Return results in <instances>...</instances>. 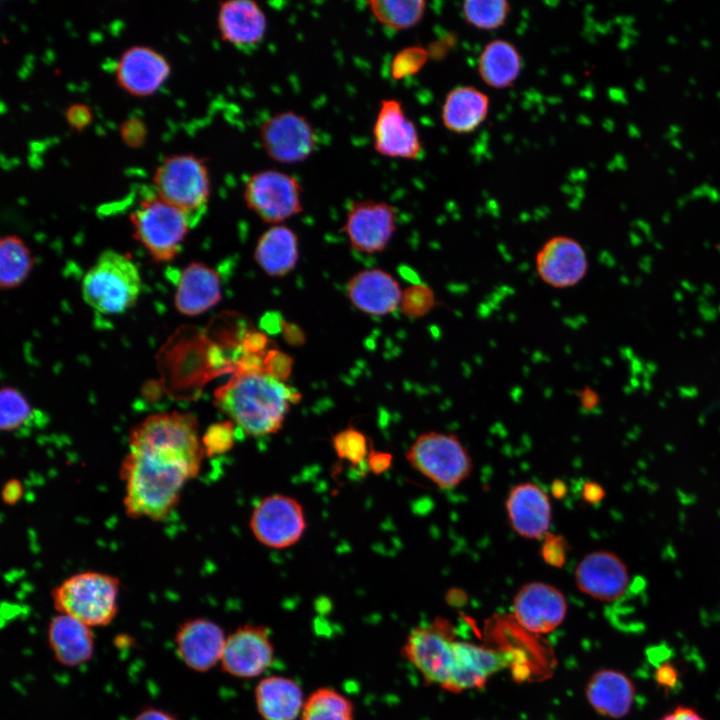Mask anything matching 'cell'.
Segmentation results:
<instances>
[{
	"label": "cell",
	"instance_id": "cell-1",
	"mask_svg": "<svg viewBox=\"0 0 720 720\" xmlns=\"http://www.w3.org/2000/svg\"><path fill=\"white\" fill-rule=\"evenodd\" d=\"M205 450L198 421L186 412H158L131 427L120 465L123 506L130 518L164 520L186 483L200 472Z\"/></svg>",
	"mask_w": 720,
	"mask_h": 720
},
{
	"label": "cell",
	"instance_id": "cell-2",
	"mask_svg": "<svg viewBox=\"0 0 720 720\" xmlns=\"http://www.w3.org/2000/svg\"><path fill=\"white\" fill-rule=\"evenodd\" d=\"M300 399V392L266 373L234 372L214 392L215 406L250 436L278 432Z\"/></svg>",
	"mask_w": 720,
	"mask_h": 720
},
{
	"label": "cell",
	"instance_id": "cell-3",
	"mask_svg": "<svg viewBox=\"0 0 720 720\" xmlns=\"http://www.w3.org/2000/svg\"><path fill=\"white\" fill-rule=\"evenodd\" d=\"M118 577L84 571L73 574L51 590L55 610L89 627L109 625L118 612L120 592Z\"/></svg>",
	"mask_w": 720,
	"mask_h": 720
},
{
	"label": "cell",
	"instance_id": "cell-4",
	"mask_svg": "<svg viewBox=\"0 0 720 720\" xmlns=\"http://www.w3.org/2000/svg\"><path fill=\"white\" fill-rule=\"evenodd\" d=\"M142 288L137 265L130 257L115 251H103L86 272L82 297L94 310L119 314L131 308Z\"/></svg>",
	"mask_w": 720,
	"mask_h": 720
},
{
	"label": "cell",
	"instance_id": "cell-5",
	"mask_svg": "<svg viewBox=\"0 0 720 720\" xmlns=\"http://www.w3.org/2000/svg\"><path fill=\"white\" fill-rule=\"evenodd\" d=\"M153 185L164 201L184 211L193 224L206 208L211 182L205 160L194 154H172L155 168Z\"/></svg>",
	"mask_w": 720,
	"mask_h": 720
},
{
	"label": "cell",
	"instance_id": "cell-6",
	"mask_svg": "<svg viewBox=\"0 0 720 720\" xmlns=\"http://www.w3.org/2000/svg\"><path fill=\"white\" fill-rule=\"evenodd\" d=\"M135 239L156 261L172 260L192 223L181 209L161 199L156 193L143 198L130 214Z\"/></svg>",
	"mask_w": 720,
	"mask_h": 720
},
{
	"label": "cell",
	"instance_id": "cell-7",
	"mask_svg": "<svg viewBox=\"0 0 720 720\" xmlns=\"http://www.w3.org/2000/svg\"><path fill=\"white\" fill-rule=\"evenodd\" d=\"M405 456L415 470L442 489L458 486L472 471L467 448L452 433L424 432L414 440Z\"/></svg>",
	"mask_w": 720,
	"mask_h": 720
},
{
	"label": "cell",
	"instance_id": "cell-8",
	"mask_svg": "<svg viewBox=\"0 0 720 720\" xmlns=\"http://www.w3.org/2000/svg\"><path fill=\"white\" fill-rule=\"evenodd\" d=\"M303 188L292 175L264 169L250 175L244 184L246 206L263 222L278 225L303 211Z\"/></svg>",
	"mask_w": 720,
	"mask_h": 720
},
{
	"label": "cell",
	"instance_id": "cell-9",
	"mask_svg": "<svg viewBox=\"0 0 720 720\" xmlns=\"http://www.w3.org/2000/svg\"><path fill=\"white\" fill-rule=\"evenodd\" d=\"M454 629L448 620L437 617L413 628L402 647V655L420 673L424 681L445 689L451 670Z\"/></svg>",
	"mask_w": 720,
	"mask_h": 720
},
{
	"label": "cell",
	"instance_id": "cell-10",
	"mask_svg": "<svg viewBox=\"0 0 720 720\" xmlns=\"http://www.w3.org/2000/svg\"><path fill=\"white\" fill-rule=\"evenodd\" d=\"M266 155L280 164L306 161L316 149L317 136L309 119L293 110L277 112L259 127Z\"/></svg>",
	"mask_w": 720,
	"mask_h": 720
},
{
	"label": "cell",
	"instance_id": "cell-11",
	"mask_svg": "<svg viewBox=\"0 0 720 720\" xmlns=\"http://www.w3.org/2000/svg\"><path fill=\"white\" fill-rule=\"evenodd\" d=\"M249 526L261 544L283 549L300 540L306 529V520L303 507L295 498L274 494L257 503Z\"/></svg>",
	"mask_w": 720,
	"mask_h": 720
},
{
	"label": "cell",
	"instance_id": "cell-12",
	"mask_svg": "<svg viewBox=\"0 0 720 720\" xmlns=\"http://www.w3.org/2000/svg\"><path fill=\"white\" fill-rule=\"evenodd\" d=\"M397 229L396 209L385 201L364 199L349 207L343 225L350 246L361 253L382 252Z\"/></svg>",
	"mask_w": 720,
	"mask_h": 720
},
{
	"label": "cell",
	"instance_id": "cell-13",
	"mask_svg": "<svg viewBox=\"0 0 720 720\" xmlns=\"http://www.w3.org/2000/svg\"><path fill=\"white\" fill-rule=\"evenodd\" d=\"M534 265L538 278L555 289L575 287L589 270L585 248L577 239L567 235L547 239L537 250Z\"/></svg>",
	"mask_w": 720,
	"mask_h": 720
},
{
	"label": "cell",
	"instance_id": "cell-14",
	"mask_svg": "<svg viewBox=\"0 0 720 720\" xmlns=\"http://www.w3.org/2000/svg\"><path fill=\"white\" fill-rule=\"evenodd\" d=\"M275 647L264 625L245 624L227 636L221 669L236 678H255L273 663Z\"/></svg>",
	"mask_w": 720,
	"mask_h": 720
},
{
	"label": "cell",
	"instance_id": "cell-15",
	"mask_svg": "<svg viewBox=\"0 0 720 720\" xmlns=\"http://www.w3.org/2000/svg\"><path fill=\"white\" fill-rule=\"evenodd\" d=\"M564 594L555 586L544 582H530L515 594L512 616L527 632L547 634L557 629L567 614Z\"/></svg>",
	"mask_w": 720,
	"mask_h": 720
},
{
	"label": "cell",
	"instance_id": "cell-16",
	"mask_svg": "<svg viewBox=\"0 0 720 720\" xmlns=\"http://www.w3.org/2000/svg\"><path fill=\"white\" fill-rule=\"evenodd\" d=\"M372 133L374 150L384 157L416 160L422 154L418 129L398 99L380 101Z\"/></svg>",
	"mask_w": 720,
	"mask_h": 720
},
{
	"label": "cell",
	"instance_id": "cell-17",
	"mask_svg": "<svg viewBox=\"0 0 720 720\" xmlns=\"http://www.w3.org/2000/svg\"><path fill=\"white\" fill-rule=\"evenodd\" d=\"M574 578L577 588L583 594L603 603L621 599L630 585L626 563L608 550L586 554L576 565Z\"/></svg>",
	"mask_w": 720,
	"mask_h": 720
},
{
	"label": "cell",
	"instance_id": "cell-18",
	"mask_svg": "<svg viewBox=\"0 0 720 720\" xmlns=\"http://www.w3.org/2000/svg\"><path fill=\"white\" fill-rule=\"evenodd\" d=\"M511 659L509 652L455 639L445 690L457 693L480 688L491 676L506 668Z\"/></svg>",
	"mask_w": 720,
	"mask_h": 720
},
{
	"label": "cell",
	"instance_id": "cell-19",
	"mask_svg": "<svg viewBox=\"0 0 720 720\" xmlns=\"http://www.w3.org/2000/svg\"><path fill=\"white\" fill-rule=\"evenodd\" d=\"M170 64L156 49L134 45L122 52L115 65L119 87L130 95L145 97L155 93L170 74Z\"/></svg>",
	"mask_w": 720,
	"mask_h": 720
},
{
	"label": "cell",
	"instance_id": "cell-20",
	"mask_svg": "<svg viewBox=\"0 0 720 720\" xmlns=\"http://www.w3.org/2000/svg\"><path fill=\"white\" fill-rule=\"evenodd\" d=\"M226 639L219 624L196 617L179 625L174 641L178 656L188 668L207 672L220 663Z\"/></svg>",
	"mask_w": 720,
	"mask_h": 720
},
{
	"label": "cell",
	"instance_id": "cell-21",
	"mask_svg": "<svg viewBox=\"0 0 720 720\" xmlns=\"http://www.w3.org/2000/svg\"><path fill=\"white\" fill-rule=\"evenodd\" d=\"M511 528L526 539H543L549 532L552 509L549 496L536 483L512 487L505 502Z\"/></svg>",
	"mask_w": 720,
	"mask_h": 720
},
{
	"label": "cell",
	"instance_id": "cell-22",
	"mask_svg": "<svg viewBox=\"0 0 720 720\" xmlns=\"http://www.w3.org/2000/svg\"><path fill=\"white\" fill-rule=\"evenodd\" d=\"M346 292L359 311L385 316L400 307L403 289L389 272L370 268L355 273L347 282Z\"/></svg>",
	"mask_w": 720,
	"mask_h": 720
},
{
	"label": "cell",
	"instance_id": "cell-23",
	"mask_svg": "<svg viewBox=\"0 0 720 720\" xmlns=\"http://www.w3.org/2000/svg\"><path fill=\"white\" fill-rule=\"evenodd\" d=\"M584 693L588 704L597 714L610 719H622L633 708L636 686L625 672L602 668L590 676Z\"/></svg>",
	"mask_w": 720,
	"mask_h": 720
},
{
	"label": "cell",
	"instance_id": "cell-24",
	"mask_svg": "<svg viewBox=\"0 0 720 720\" xmlns=\"http://www.w3.org/2000/svg\"><path fill=\"white\" fill-rule=\"evenodd\" d=\"M217 29L224 42L238 48H253L266 35L267 17L255 1H224L218 7Z\"/></svg>",
	"mask_w": 720,
	"mask_h": 720
},
{
	"label": "cell",
	"instance_id": "cell-25",
	"mask_svg": "<svg viewBox=\"0 0 720 720\" xmlns=\"http://www.w3.org/2000/svg\"><path fill=\"white\" fill-rule=\"evenodd\" d=\"M222 298L218 273L202 262H192L181 272L176 288L175 306L187 316L200 315Z\"/></svg>",
	"mask_w": 720,
	"mask_h": 720
},
{
	"label": "cell",
	"instance_id": "cell-26",
	"mask_svg": "<svg viewBox=\"0 0 720 720\" xmlns=\"http://www.w3.org/2000/svg\"><path fill=\"white\" fill-rule=\"evenodd\" d=\"M48 644L55 660L77 667L92 659L95 650L91 627L68 615L54 616L48 625Z\"/></svg>",
	"mask_w": 720,
	"mask_h": 720
},
{
	"label": "cell",
	"instance_id": "cell-27",
	"mask_svg": "<svg viewBox=\"0 0 720 720\" xmlns=\"http://www.w3.org/2000/svg\"><path fill=\"white\" fill-rule=\"evenodd\" d=\"M489 109L490 99L485 92L472 85H460L446 94L441 121L450 132L468 134L484 123Z\"/></svg>",
	"mask_w": 720,
	"mask_h": 720
},
{
	"label": "cell",
	"instance_id": "cell-28",
	"mask_svg": "<svg viewBox=\"0 0 720 720\" xmlns=\"http://www.w3.org/2000/svg\"><path fill=\"white\" fill-rule=\"evenodd\" d=\"M254 698L263 720H296L305 702L297 681L277 675L261 679L255 687Z\"/></svg>",
	"mask_w": 720,
	"mask_h": 720
},
{
	"label": "cell",
	"instance_id": "cell-29",
	"mask_svg": "<svg viewBox=\"0 0 720 720\" xmlns=\"http://www.w3.org/2000/svg\"><path fill=\"white\" fill-rule=\"evenodd\" d=\"M299 258L298 237L285 225H273L259 237L254 260L268 275L281 277L291 272Z\"/></svg>",
	"mask_w": 720,
	"mask_h": 720
},
{
	"label": "cell",
	"instance_id": "cell-30",
	"mask_svg": "<svg viewBox=\"0 0 720 720\" xmlns=\"http://www.w3.org/2000/svg\"><path fill=\"white\" fill-rule=\"evenodd\" d=\"M523 67L517 47L506 39L488 42L478 56L477 71L482 81L493 89L512 87Z\"/></svg>",
	"mask_w": 720,
	"mask_h": 720
},
{
	"label": "cell",
	"instance_id": "cell-31",
	"mask_svg": "<svg viewBox=\"0 0 720 720\" xmlns=\"http://www.w3.org/2000/svg\"><path fill=\"white\" fill-rule=\"evenodd\" d=\"M33 266L29 248L17 235H6L0 240V286L11 289L28 277Z\"/></svg>",
	"mask_w": 720,
	"mask_h": 720
},
{
	"label": "cell",
	"instance_id": "cell-32",
	"mask_svg": "<svg viewBox=\"0 0 720 720\" xmlns=\"http://www.w3.org/2000/svg\"><path fill=\"white\" fill-rule=\"evenodd\" d=\"M301 720H354V703L332 687H320L304 702Z\"/></svg>",
	"mask_w": 720,
	"mask_h": 720
},
{
	"label": "cell",
	"instance_id": "cell-33",
	"mask_svg": "<svg viewBox=\"0 0 720 720\" xmlns=\"http://www.w3.org/2000/svg\"><path fill=\"white\" fill-rule=\"evenodd\" d=\"M367 5L374 18L393 30H407L418 25L426 12L422 0H373Z\"/></svg>",
	"mask_w": 720,
	"mask_h": 720
},
{
	"label": "cell",
	"instance_id": "cell-34",
	"mask_svg": "<svg viewBox=\"0 0 720 720\" xmlns=\"http://www.w3.org/2000/svg\"><path fill=\"white\" fill-rule=\"evenodd\" d=\"M461 11L465 22L483 31L496 30L502 27L511 12V5L506 0H466Z\"/></svg>",
	"mask_w": 720,
	"mask_h": 720
},
{
	"label": "cell",
	"instance_id": "cell-35",
	"mask_svg": "<svg viewBox=\"0 0 720 720\" xmlns=\"http://www.w3.org/2000/svg\"><path fill=\"white\" fill-rule=\"evenodd\" d=\"M32 417V407L17 389L4 386L0 391V427L2 431L20 428Z\"/></svg>",
	"mask_w": 720,
	"mask_h": 720
},
{
	"label": "cell",
	"instance_id": "cell-36",
	"mask_svg": "<svg viewBox=\"0 0 720 720\" xmlns=\"http://www.w3.org/2000/svg\"><path fill=\"white\" fill-rule=\"evenodd\" d=\"M437 305L436 294L432 287L415 282L403 289L400 310L409 319H420L428 315Z\"/></svg>",
	"mask_w": 720,
	"mask_h": 720
},
{
	"label": "cell",
	"instance_id": "cell-37",
	"mask_svg": "<svg viewBox=\"0 0 720 720\" xmlns=\"http://www.w3.org/2000/svg\"><path fill=\"white\" fill-rule=\"evenodd\" d=\"M430 55L427 48L421 45H411L400 49L390 63V75L395 80L416 75L422 70Z\"/></svg>",
	"mask_w": 720,
	"mask_h": 720
},
{
	"label": "cell",
	"instance_id": "cell-38",
	"mask_svg": "<svg viewBox=\"0 0 720 720\" xmlns=\"http://www.w3.org/2000/svg\"><path fill=\"white\" fill-rule=\"evenodd\" d=\"M333 448L337 456L350 464H360L368 456L365 435L354 427H348L333 438Z\"/></svg>",
	"mask_w": 720,
	"mask_h": 720
},
{
	"label": "cell",
	"instance_id": "cell-39",
	"mask_svg": "<svg viewBox=\"0 0 720 720\" xmlns=\"http://www.w3.org/2000/svg\"><path fill=\"white\" fill-rule=\"evenodd\" d=\"M234 428L235 424L230 420L210 425L201 438L206 456L211 457L229 451L234 444Z\"/></svg>",
	"mask_w": 720,
	"mask_h": 720
},
{
	"label": "cell",
	"instance_id": "cell-40",
	"mask_svg": "<svg viewBox=\"0 0 720 720\" xmlns=\"http://www.w3.org/2000/svg\"><path fill=\"white\" fill-rule=\"evenodd\" d=\"M542 559L550 566L561 568L568 556V543L563 536L548 532L542 539Z\"/></svg>",
	"mask_w": 720,
	"mask_h": 720
},
{
	"label": "cell",
	"instance_id": "cell-41",
	"mask_svg": "<svg viewBox=\"0 0 720 720\" xmlns=\"http://www.w3.org/2000/svg\"><path fill=\"white\" fill-rule=\"evenodd\" d=\"M292 359L278 350H268L264 357V373L285 381L292 370Z\"/></svg>",
	"mask_w": 720,
	"mask_h": 720
},
{
	"label": "cell",
	"instance_id": "cell-42",
	"mask_svg": "<svg viewBox=\"0 0 720 720\" xmlns=\"http://www.w3.org/2000/svg\"><path fill=\"white\" fill-rule=\"evenodd\" d=\"M146 132L144 122L136 117L123 121L119 129L121 140L131 148H137L144 143Z\"/></svg>",
	"mask_w": 720,
	"mask_h": 720
},
{
	"label": "cell",
	"instance_id": "cell-43",
	"mask_svg": "<svg viewBox=\"0 0 720 720\" xmlns=\"http://www.w3.org/2000/svg\"><path fill=\"white\" fill-rule=\"evenodd\" d=\"M64 118L72 129L80 131L91 123L92 111L84 103H73L65 109Z\"/></svg>",
	"mask_w": 720,
	"mask_h": 720
},
{
	"label": "cell",
	"instance_id": "cell-44",
	"mask_svg": "<svg viewBox=\"0 0 720 720\" xmlns=\"http://www.w3.org/2000/svg\"><path fill=\"white\" fill-rule=\"evenodd\" d=\"M267 345L268 338L265 334L248 330L241 340L239 350L241 354H262L267 351Z\"/></svg>",
	"mask_w": 720,
	"mask_h": 720
},
{
	"label": "cell",
	"instance_id": "cell-45",
	"mask_svg": "<svg viewBox=\"0 0 720 720\" xmlns=\"http://www.w3.org/2000/svg\"><path fill=\"white\" fill-rule=\"evenodd\" d=\"M654 679L661 688L672 689L679 681V671L671 662H664L656 667Z\"/></svg>",
	"mask_w": 720,
	"mask_h": 720
},
{
	"label": "cell",
	"instance_id": "cell-46",
	"mask_svg": "<svg viewBox=\"0 0 720 720\" xmlns=\"http://www.w3.org/2000/svg\"><path fill=\"white\" fill-rule=\"evenodd\" d=\"M660 720H705V718L690 706L678 705Z\"/></svg>",
	"mask_w": 720,
	"mask_h": 720
},
{
	"label": "cell",
	"instance_id": "cell-47",
	"mask_svg": "<svg viewBox=\"0 0 720 720\" xmlns=\"http://www.w3.org/2000/svg\"><path fill=\"white\" fill-rule=\"evenodd\" d=\"M23 494L22 483L17 479H10L6 481L2 489V499L7 505H14L17 503Z\"/></svg>",
	"mask_w": 720,
	"mask_h": 720
},
{
	"label": "cell",
	"instance_id": "cell-48",
	"mask_svg": "<svg viewBox=\"0 0 720 720\" xmlns=\"http://www.w3.org/2000/svg\"><path fill=\"white\" fill-rule=\"evenodd\" d=\"M392 463V456L384 452L371 451L368 454V465L372 472L376 474L386 471Z\"/></svg>",
	"mask_w": 720,
	"mask_h": 720
},
{
	"label": "cell",
	"instance_id": "cell-49",
	"mask_svg": "<svg viewBox=\"0 0 720 720\" xmlns=\"http://www.w3.org/2000/svg\"><path fill=\"white\" fill-rule=\"evenodd\" d=\"M604 488L597 482H585L582 488V498L589 504H597L605 497Z\"/></svg>",
	"mask_w": 720,
	"mask_h": 720
},
{
	"label": "cell",
	"instance_id": "cell-50",
	"mask_svg": "<svg viewBox=\"0 0 720 720\" xmlns=\"http://www.w3.org/2000/svg\"><path fill=\"white\" fill-rule=\"evenodd\" d=\"M579 403L584 410L596 408L600 402L598 393L589 386L583 387L577 392Z\"/></svg>",
	"mask_w": 720,
	"mask_h": 720
},
{
	"label": "cell",
	"instance_id": "cell-51",
	"mask_svg": "<svg viewBox=\"0 0 720 720\" xmlns=\"http://www.w3.org/2000/svg\"><path fill=\"white\" fill-rule=\"evenodd\" d=\"M132 720H179L173 714L155 707H147L140 711Z\"/></svg>",
	"mask_w": 720,
	"mask_h": 720
},
{
	"label": "cell",
	"instance_id": "cell-52",
	"mask_svg": "<svg viewBox=\"0 0 720 720\" xmlns=\"http://www.w3.org/2000/svg\"><path fill=\"white\" fill-rule=\"evenodd\" d=\"M566 492V486L562 481H555L552 484V494L556 498H561Z\"/></svg>",
	"mask_w": 720,
	"mask_h": 720
}]
</instances>
